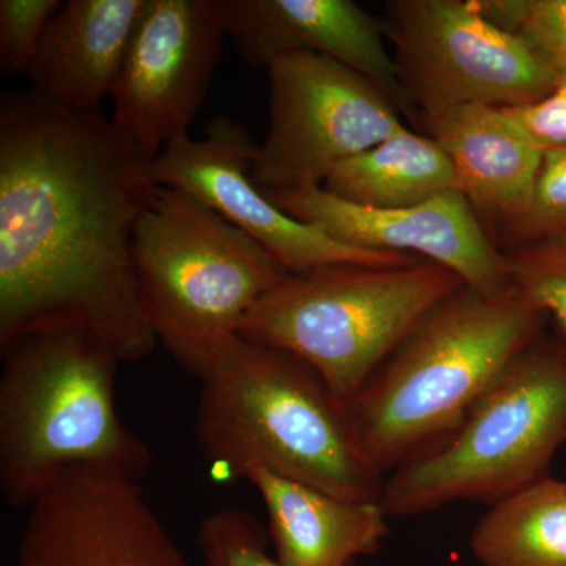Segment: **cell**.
Returning <instances> with one entry per match:
<instances>
[{
	"label": "cell",
	"mask_w": 566,
	"mask_h": 566,
	"mask_svg": "<svg viewBox=\"0 0 566 566\" xmlns=\"http://www.w3.org/2000/svg\"><path fill=\"white\" fill-rule=\"evenodd\" d=\"M150 167L102 111L3 93L0 348L74 327L109 342L123 363L155 349L134 262V232L156 188Z\"/></svg>",
	"instance_id": "obj_1"
},
{
	"label": "cell",
	"mask_w": 566,
	"mask_h": 566,
	"mask_svg": "<svg viewBox=\"0 0 566 566\" xmlns=\"http://www.w3.org/2000/svg\"><path fill=\"white\" fill-rule=\"evenodd\" d=\"M545 312L516 289L461 286L348 403L357 441L382 476L444 444L536 338Z\"/></svg>",
	"instance_id": "obj_2"
},
{
	"label": "cell",
	"mask_w": 566,
	"mask_h": 566,
	"mask_svg": "<svg viewBox=\"0 0 566 566\" xmlns=\"http://www.w3.org/2000/svg\"><path fill=\"white\" fill-rule=\"evenodd\" d=\"M196 438L238 479L263 468L353 501H379L385 476L365 457L348 405L307 364L237 335L205 371Z\"/></svg>",
	"instance_id": "obj_3"
},
{
	"label": "cell",
	"mask_w": 566,
	"mask_h": 566,
	"mask_svg": "<svg viewBox=\"0 0 566 566\" xmlns=\"http://www.w3.org/2000/svg\"><path fill=\"white\" fill-rule=\"evenodd\" d=\"M0 490L29 509L62 474L81 465L139 480L148 446L115 406L123 363L114 346L74 327L36 331L0 348Z\"/></svg>",
	"instance_id": "obj_4"
},
{
	"label": "cell",
	"mask_w": 566,
	"mask_h": 566,
	"mask_svg": "<svg viewBox=\"0 0 566 566\" xmlns=\"http://www.w3.org/2000/svg\"><path fill=\"white\" fill-rule=\"evenodd\" d=\"M134 262L153 334L199 379L290 274L243 230L167 186H156L137 222Z\"/></svg>",
	"instance_id": "obj_5"
},
{
	"label": "cell",
	"mask_w": 566,
	"mask_h": 566,
	"mask_svg": "<svg viewBox=\"0 0 566 566\" xmlns=\"http://www.w3.org/2000/svg\"><path fill=\"white\" fill-rule=\"evenodd\" d=\"M464 283L441 264H335L289 274L245 316L241 337L292 353L352 403L428 315Z\"/></svg>",
	"instance_id": "obj_6"
},
{
	"label": "cell",
	"mask_w": 566,
	"mask_h": 566,
	"mask_svg": "<svg viewBox=\"0 0 566 566\" xmlns=\"http://www.w3.org/2000/svg\"><path fill=\"white\" fill-rule=\"evenodd\" d=\"M566 442V345L538 337L449 439L385 482L389 517L433 512L458 501L509 497L547 476Z\"/></svg>",
	"instance_id": "obj_7"
},
{
	"label": "cell",
	"mask_w": 566,
	"mask_h": 566,
	"mask_svg": "<svg viewBox=\"0 0 566 566\" xmlns=\"http://www.w3.org/2000/svg\"><path fill=\"white\" fill-rule=\"evenodd\" d=\"M403 103L424 114L545 98L562 82L517 36L495 28L475 0H390L382 22Z\"/></svg>",
	"instance_id": "obj_8"
},
{
	"label": "cell",
	"mask_w": 566,
	"mask_h": 566,
	"mask_svg": "<svg viewBox=\"0 0 566 566\" xmlns=\"http://www.w3.org/2000/svg\"><path fill=\"white\" fill-rule=\"evenodd\" d=\"M266 71L270 129L252 166L266 191L322 186L337 164L406 128L382 88L326 55H282Z\"/></svg>",
	"instance_id": "obj_9"
},
{
	"label": "cell",
	"mask_w": 566,
	"mask_h": 566,
	"mask_svg": "<svg viewBox=\"0 0 566 566\" xmlns=\"http://www.w3.org/2000/svg\"><path fill=\"white\" fill-rule=\"evenodd\" d=\"M219 0H147L126 52L112 125L147 163L188 129L221 61Z\"/></svg>",
	"instance_id": "obj_10"
},
{
	"label": "cell",
	"mask_w": 566,
	"mask_h": 566,
	"mask_svg": "<svg viewBox=\"0 0 566 566\" xmlns=\"http://www.w3.org/2000/svg\"><path fill=\"white\" fill-rule=\"evenodd\" d=\"M259 145L241 123L218 117L207 136L172 142L151 163L156 186L180 189L221 214L262 245L290 274L335 264L392 268L419 262L406 253L367 251L338 243L286 214L252 180Z\"/></svg>",
	"instance_id": "obj_11"
},
{
	"label": "cell",
	"mask_w": 566,
	"mask_h": 566,
	"mask_svg": "<svg viewBox=\"0 0 566 566\" xmlns=\"http://www.w3.org/2000/svg\"><path fill=\"white\" fill-rule=\"evenodd\" d=\"M17 566L192 565L137 479L117 469L81 465L29 506Z\"/></svg>",
	"instance_id": "obj_12"
},
{
	"label": "cell",
	"mask_w": 566,
	"mask_h": 566,
	"mask_svg": "<svg viewBox=\"0 0 566 566\" xmlns=\"http://www.w3.org/2000/svg\"><path fill=\"white\" fill-rule=\"evenodd\" d=\"M262 191L286 214L338 243L441 264L483 294H501L512 286L506 253L490 240L463 192L441 193L411 208L374 210L337 199L318 185Z\"/></svg>",
	"instance_id": "obj_13"
},
{
	"label": "cell",
	"mask_w": 566,
	"mask_h": 566,
	"mask_svg": "<svg viewBox=\"0 0 566 566\" xmlns=\"http://www.w3.org/2000/svg\"><path fill=\"white\" fill-rule=\"evenodd\" d=\"M227 36L241 57L266 70L282 55L319 54L344 63L403 103L382 22L352 0H219Z\"/></svg>",
	"instance_id": "obj_14"
},
{
	"label": "cell",
	"mask_w": 566,
	"mask_h": 566,
	"mask_svg": "<svg viewBox=\"0 0 566 566\" xmlns=\"http://www.w3.org/2000/svg\"><path fill=\"white\" fill-rule=\"evenodd\" d=\"M428 136L455 167L460 192L476 210L512 229L534 196L546 148L505 107L471 104L422 115Z\"/></svg>",
	"instance_id": "obj_15"
},
{
	"label": "cell",
	"mask_w": 566,
	"mask_h": 566,
	"mask_svg": "<svg viewBox=\"0 0 566 566\" xmlns=\"http://www.w3.org/2000/svg\"><path fill=\"white\" fill-rule=\"evenodd\" d=\"M147 0H69L48 22L29 69L31 91L76 111L112 96Z\"/></svg>",
	"instance_id": "obj_16"
},
{
	"label": "cell",
	"mask_w": 566,
	"mask_h": 566,
	"mask_svg": "<svg viewBox=\"0 0 566 566\" xmlns=\"http://www.w3.org/2000/svg\"><path fill=\"white\" fill-rule=\"evenodd\" d=\"M244 479L262 497L268 535L282 566H356L374 556L389 535L379 501H353L251 468Z\"/></svg>",
	"instance_id": "obj_17"
},
{
	"label": "cell",
	"mask_w": 566,
	"mask_h": 566,
	"mask_svg": "<svg viewBox=\"0 0 566 566\" xmlns=\"http://www.w3.org/2000/svg\"><path fill=\"white\" fill-rule=\"evenodd\" d=\"M322 188L374 210L411 208L460 191L455 167L441 145L408 128L337 164Z\"/></svg>",
	"instance_id": "obj_18"
},
{
	"label": "cell",
	"mask_w": 566,
	"mask_h": 566,
	"mask_svg": "<svg viewBox=\"0 0 566 566\" xmlns=\"http://www.w3.org/2000/svg\"><path fill=\"white\" fill-rule=\"evenodd\" d=\"M471 551L483 566H566V480L547 475L491 504Z\"/></svg>",
	"instance_id": "obj_19"
},
{
	"label": "cell",
	"mask_w": 566,
	"mask_h": 566,
	"mask_svg": "<svg viewBox=\"0 0 566 566\" xmlns=\"http://www.w3.org/2000/svg\"><path fill=\"white\" fill-rule=\"evenodd\" d=\"M491 24L515 35L564 80L566 0H475Z\"/></svg>",
	"instance_id": "obj_20"
},
{
	"label": "cell",
	"mask_w": 566,
	"mask_h": 566,
	"mask_svg": "<svg viewBox=\"0 0 566 566\" xmlns=\"http://www.w3.org/2000/svg\"><path fill=\"white\" fill-rule=\"evenodd\" d=\"M506 259L512 285L554 319L566 345V240L516 245Z\"/></svg>",
	"instance_id": "obj_21"
},
{
	"label": "cell",
	"mask_w": 566,
	"mask_h": 566,
	"mask_svg": "<svg viewBox=\"0 0 566 566\" xmlns=\"http://www.w3.org/2000/svg\"><path fill=\"white\" fill-rule=\"evenodd\" d=\"M197 543L202 557L200 566H282L268 551L266 528L248 510L222 509L211 513L200 524Z\"/></svg>",
	"instance_id": "obj_22"
},
{
	"label": "cell",
	"mask_w": 566,
	"mask_h": 566,
	"mask_svg": "<svg viewBox=\"0 0 566 566\" xmlns=\"http://www.w3.org/2000/svg\"><path fill=\"white\" fill-rule=\"evenodd\" d=\"M509 232L517 245L565 240L566 147L546 148L528 210Z\"/></svg>",
	"instance_id": "obj_23"
},
{
	"label": "cell",
	"mask_w": 566,
	"mask_h": 566,
	"mask_svg": "<svg viewBox=\"0 0 566 566\" xmlns=\"http://www.w3.org/2000/svg\"><path fill=\"white\" fill-rule=\"evenodd\" d=\"M61 0H2L0 2V69L3 74L29 73L48 22Z\"/></svg>",
	"instance_id": "obj_24"
},
{
	"label": "cell",
	"mask_w": 566,
	"mask_h": 566,
	"mask_svg": "<svg viewBox=\"0 0 566 566\" xmlns=\"http://www.w3.org/2000/svg\"><path fill=\"white\" fill-rule=\"evenodd\" d=\"M505 109L543 148L566 147V81L538 102Z\"/></svg>",
	"instance_id": "obj_25"
},
{
	"label": "cell",
	"mask_w": 566,
	"mask_h": 566,
	"mask_svg": "<svg viewBox=\"0 0 566 566\" xmlns=\"http://www.w3.org/2000/svg\"><path fill=\"white\" fill-rule=\"evenodd\" d=\"M564 81H566V76L564 77Z\"/></svg>",
	"instance_id": "obj_26"
},
{
	"label": "cell",
	"mask_w": 566,
	"mask_h": 566,
	"mask_svg": "<svg viewBox=\"0 0 566 566\" xmlns=\"http://www.w3.org/2000/svg\"><path fill=\"white\" fill-rule=\"evenodd\" d=\"M565 240H566V238H565Z\"/></svg>",
	"instance_id": "obj_27"
}]
</instances>
